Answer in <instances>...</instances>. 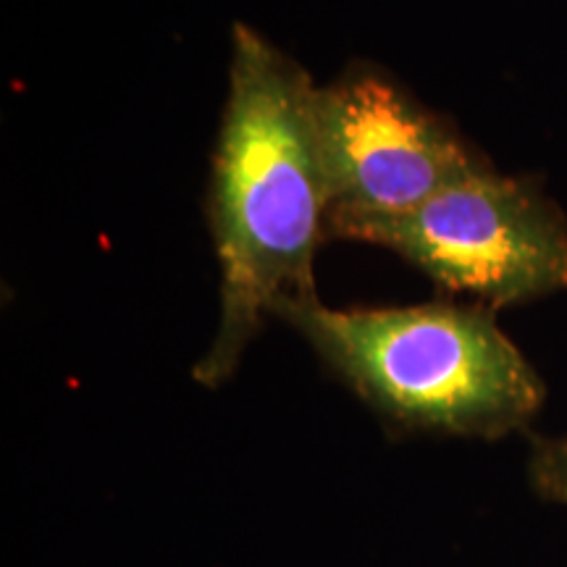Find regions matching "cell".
Segmentation results:
<instances>
[{"mask_svg":"<svg viewBox=\"0 0 567 567\" xmlns=\"http://www.w3.org/2000/svg\"><path fill=\"white\" fill-rule=\"evenodd\" d=\"M308 71L237 21L229 92L210 168L208 218L218 260V329L195 365L221 386L287 297L316 295V252L329 237V187Z\"/></svg>","mask_w":567,"mask_h":567,"instance_id":"1","label":"cell"},{"mask_svg":"<svg viewBox=\"0 0 567 567\" xmlns=\"http://www.w3.org/2000/svg\"><path fill=\"white\" fill-rule=\"evenodd\" d=\"M289 323L321 363L396 434L505 439L526 431L547 386L486 305L329 308L287 297Z\"/></svg>","mask_w":567,"mask_h":567,"instance_id":"2","label":"cell"},{"mask_svg":"<svg viewBox=\"0 0 567 567\" xmlns=\"http://www.w3.org/2000/svg\"><path fill=\"white\" fill-rule=\"evenodd\" d=\"M329 237L392 250L492 310L567 292L565 213L538 184L496 172L396 216L331 218Z\"/></svg>","mask_w":567,"mask_h":567,"instance_id":"3","label":"cell"},{"mask_svg":"<svg viewBox=\"0 0 567 567\" xmlns=\"http://www.w3.org/2000/svg\"><path fill=\"white\" fill-rule=\"evenodd\" d=\"M316 132L331 218L396 216L494 172L476 147L392 74L352 63L316 87Z\"/></svg>","mask_w":567,"mask_h":567,"instance_id":"4","label":"cell"},{"mask_svg":"<svg viewBox=\"0 0 567 567\" xmlns=\"http://www.w3.org/2000/svg\"><path fill=\"white\" fill-rule=\"evenodd\" d=\"M528 476L536 494L567 505V434L555 439H534Z\"/></svg>","mask_w":567,"mask_h":567,"instance_id":"5","label":"cell"}]
</instances>
